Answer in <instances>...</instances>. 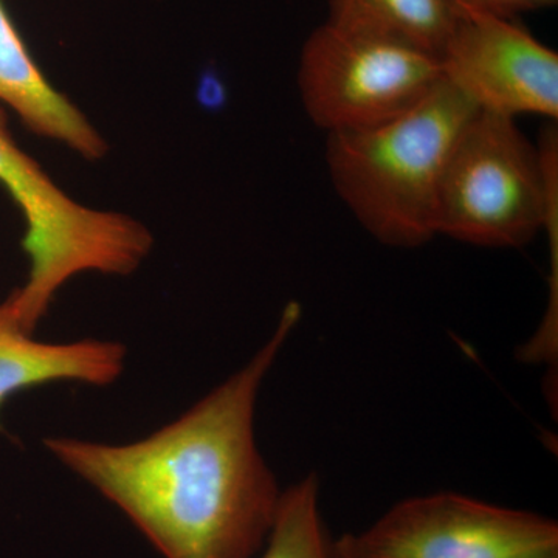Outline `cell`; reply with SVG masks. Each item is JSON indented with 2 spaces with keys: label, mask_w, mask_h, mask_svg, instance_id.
Instances as JSON below:
<instances>
[{
  "label": "cell",
  "mask_w": 558,
  "mask_h": 558,
  "mask_svg": "<svg viewBox=\"0 0 558 558\" xmlns=\"http://www.w3.org/2000/svg\"><path fill=\"white\" fill-rule=\"evenodd\" d=\"M439 81L435 54L328 21L301 50V101L326 134L371 130L398 119Z\"/></svg>",
  "instance_id": "cell-5"
},
{
  "label": "cell",
  "mask_w": 558,
  "mask_h": 558,
  "mask_svg": "<svg viewBox=\"0 0 558 558\" xmlns=\"http://www.w3.org/2000/svg\"><path fill=\"white\" fill-rule=\"evenodd\" d=\"M459 9L470 13L488 14V16L515 20L523 13L549 9L557 0H454Z\"/></svg>",
  "instance_id": "cell-12"
},
{
  "label": "cell",
  "mask_w": 558,
  "mask_h": 558,
  "mask_svg": "<svg viewBox=\"0 0 558 558\" xmlns=\"http://www.w3.org/2000/svg\"><path fill=\"white\" fill-rule=\"evenodd\" d=\"M558 196V134L537 146L515 119L480 112L454 143L440 179L436 234L488 248H520L545 229Z\"/></svg>",
  "instance_id": "cell-4"
},
{
  "label": "cell",
  "mask_w": 558,
  "mask_h": 558,
  "mask_svg": "<svg viewBox=\"0 0 558 558\" xmlns=\"http://www.w3.org/2000/svg\"><path fill=\"white\" fill-rule=\"evenodd\" d=\"M330 558H357L349 554L347 549L341 548L339 543L332 542V550H330Z\"/></svg>",
  "instance_id": "cell-13"
},
{
  "label": "cell",
  "mask_w": 558,
  "mask_h": 558,
  "mask_svg": "<svg viewBox=\"0 0 558 558\" xmlns=\"http://www.w3.org/2000/svg\"><path fill=\"white\" fill-rule=\"evenodd\" d=\"M328 22L439 58L462 16L454 0H328Z\"/></svg>",
  "instance_id": "cell-10"
},
{
  "label": "cell",
  "mask_w": 558,
  "mask_h": 558,
  "mask_svg": "<svg viewBox=\"0 0 558 558\" xmlns=\"http://www.w3.org/2000/svg\"><path fill=\"white\" fill-rule=\"evenodd\" d=\"M0 183L24 216L28 278L9 296L17 322L33 333L58 290L87 271L128 277L153 250L150 231L119 211L84 207L14 142L0 108Z\"/></svg>",
  "instance_id": "cell-3"
},
{
  "label": "cell",
  "mask_w": 558,
  "mask_h": 558,
  "mask_svg": "<svg viewBox=\"0 0 558 558\" xmlns=\"http://www.w3.org/2000/svg\"><path fill=\"white\" fill-rule=\"evenodd\" d=\"M332 539L319 509L315 473L282 490L277 517L260 558H330Z\"/></svg>",
  "instance_id": "cell-11"
},
{
  "label": "cell",
  "mask_w": 558,
  "mask_h": 558,
  "mask_svg": "<svg viewBox=\"0 0 558 558\" xmlns=\"http://www.w3.org/2000/svg\"><path fill=\"white\" fill-rule=\"evenodd\" d=\"M478 112L440 78L398 119L328 134L326 165L333 189L374 240L416 248L436 236L440 179L459 135Z\"/></svg>",
  "instance_id": "cell-2"
},
{
  "label": "cell",
  "mask_w": 558,
  "mask_h": 558,
  "mask_svg": "<svg viewBox=\"0 0 558 558\" xmlns=\"http://www.w3.org/2000/svg\"><path fill=\"white\" fill-rule=\"evenodd\" d=\"M440 78L481 112L558 117V54L513 20L462 11Z\"/></svg>",
  "instance_id": "cell-7"
},
{
  "label": "cell",
  "mask_w": 558,
  "mask_h": 558,
  "mask_svg": "<svg viewBox=\"0 0 558 558\" xmlns=\"http://www.w3.org/2000/svg\"><path fill=\"white\" fill-rule=\"evenodd\" d=\"M543 558H558V550H556V553H550V554H548V556L543 557Z\"/></svg>",
  "instance_id": "cell-14"
},
{
  "label": "cell",
  "mask_w": 558,
  "mask_h": 558,
  "mask_svg": "<svg viewBox=\"0 0 558 558\" xmlns=\"http://www.w3.org/2000/svg\"><path fill=\"white\" fill-rule=\"evenodd\" d=\"M300 317L289 303L247 365L159 432L123 446L61 436L44 446L165 558L255 557L282 495L256 444V402Z\"/></svg>",
  "instance_id": "cell-1"
},
{
  "label": "cell",
  "mask_w": 558,
  "mask_h": 558,
  "mask_svg": "<svg viewBox=\"0 0 558 558\" xmlns=\"http://www.w3.org/2000/svg\"><path fill=\"white\" fill-rule=\"evenodd\" d=\"M337 543L357 558H543L558 524L454 492L403 499L360 534Z\"/></svg>",
  "instance_id": "cell-6"
},
{
  "label": "cell",
  "mask_w": 558,
  "mask_h": 558,
  "mask_svg": "<svg viewBox=\"0 0 558 558\" xmlns=\"http://www.w3.org/2000/svg\"><path fill=\"white\" fill-rule=\"evenodd\" d=\"M0 102L39 137L100 160L109 146L97 128L44 75L0 0Z\"/></svg>",
  "instance_id": "cell-9"
},
{
  "label": "cell",
  "mask_w": 558,
  "mask_h": 558,
  "mask_svg": "<svg viewBox=\"0 0 558 558\" xmlns=\"http://www.w3.org/2000/svg\"><path fill=\"white\" fill-rule=\"evenodd\" d=\"M124 360L126 347L119 341L35 340L22 329L10 300L0 303V409L14 392L53 381L109 387L123 374Z\"/></svg>",
  "instance_id": "cell-8"
}]
</instances>
